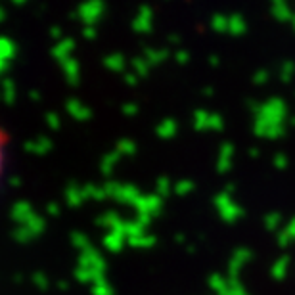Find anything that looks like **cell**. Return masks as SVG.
Listing matches in <instances>:
<instances>
[{
  "label": "cell",
  "instance_id": "1",
  "mask_svg": "<svg viewBox=\"0 0 295 295\" xmlns=\"http://www.w3.org/2000/svg\"><path fill=\"white\" fill-rule=\"evenodd\" d=\"M8 150H10V136L6 128L0 125V182L6 175V165H8Z\"/></svg>",
  "mask_w": 295,
  "mask_h": 295
}]
</instances>
